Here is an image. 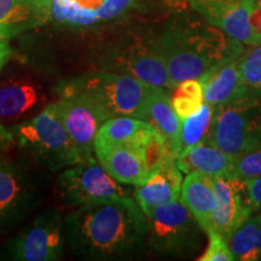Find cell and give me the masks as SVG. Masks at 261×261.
I'll return each instance as SVG.
<instances>
[{
	"label": "cell",
	"instance_id": "cell-1",
	"mask_svg": "<svg viewBox=\"0 0 261 261\" xmlns=\"http://www.w3.org/2000/svg\"><path fill=\"white\" fill-rule=\"evenodd\" d=\"M148 220L135 197L76 207L64 217L65 244L84 260H128L146 244Z\"/></svg>",
	"mask_w": 261,
	"mask_h": 261
},
{
	"label": "cell",
	"instance_id": "cell-2",
	"mask_svg": "<svg viewBox=\"0 0 261 261\" xmlns=\"http://www.w3.org/2000/svg\"><path fill=\"white\" fill-rule=\"evenodd\" d=\"M152 38L175 86L185 80L200 79L220 62L240 57L244 50L243 44L197 12L173 18Z\"/></svg>",
	"mask_w": 261,
	"mask_h": 261
},
{
	"label": "cell",
	"instance_id": "cell-3",
	"mask_svg": "<svg viewBox=\"0 0 261 261\" xmlns=\"http://www.w3.org/2000/svg\"><path fill=\"white\" fill-rule=\"evenodd\" d=\"M154 89L137 77L102 69L61 81L55 91L58 98H83L109 119L132 116L142 120L146 99Z\"/></svg>",
	"mask_w": 261,
	"mask_h": 261
},
{
	"label": "cell",
	"instance_id": "cell-4",
	"mask_svg": "<svg viewBox=\"0 0 261 261\" xmlns=\"http://www.w3.org/2000/svg\"><path fill=\"white\" fill-rule=\"evenodd\" d=\"M23 151L45 171L56 173L83 161L58 115L55 102L9 128Z\"/></svg>",
	"mask_w": 261,
	"mask_h": 261
},
{
	"label": "cell",
	"instance_id": "cell-5",
	"mask_svg": "<svg viewBox=\"0 0 261 261\" xmlns=\"http://www.w3.org/2000/svg\"><path fill=\"white\" fill-rule=\"evenodd\" d=\"M37 167L0 152V237L24 223L44 202L47 177Z\"/></svg>",
	"mask_w": 261,
	"mask_h": 261
},
{
	"label": "cell",
	"instance_id": "cell-6",
	"mask_svg": "<svg viewBox=\"0 0 261 261\" xmlns=\"http://www.w3.org/2000/svg\"><path fill=\"white\" fill-rule=\"evenodd\" d=\"M208 142L234 156L261 148V89L214 108Z\"/></svg>",
	"mask_w": 261,
	"mask_h": 261
},
{
	"label": "cell",
	"instance_id": "cell-7",
	"mask_svg": "<svg viewBox=\"0 0 261 261\" xmlns=\"http://www.w3.org/2000/svg\"><path fill=\"white\" fill-rule=\"evenodd\" d=\"M146 244L167 256H190L202 244L203 228L180 200L160 205L146 215Z\"/></svg>",
	"mask_w": 261,
	"mask_h": 261
},
{
	"label": "cell",
	"instance_id": "cell-8",
	"mask_svg": "<svg viewBox=\"0 0 261 261\" xmlns=\"http://www.w3.org/2000/svg\"><path fill=\"white\" fill-rule=\"evenodd\" d=\"M129 185L116 180L94 158L64 168L58 174L55 191L58 201L68 207L133 197Z\"/></svg>",
	"mask_w": 261,
	"mask_h": 261
},
{
	"label": "cell",
	"instance_id": "cell-9",
	"mask_svg": "<svg viewBox=\"0 0 261 261\" xmlns=\"http://www.w3.org/2000/svg\"><path fill=\"white\" fill-rule=\"evenodd\" d=\"M100 67L104 70L137 77L148 85L171 92L177 89L152 37L132 35L113 45L103 55Z\"/></svg>",
	"mask_w": 261,
	"mask_h": 261
},
{
	"label": "cell",
	"instance_id": "cell-10",
	"mask_svg": "<svg viewBox=\"0 0 261 261\" xmlns=\"http://www.w3.org/2000/svg\"><path fill=\"white\" fill-rule=\"evenodd\" d=\"M64 218L57 208L34 217L5 244L4 259L14 261H56L63 256Z\"/></svg>",
	"mask_w": 261,
	"mask_h": 261
},
{
	"label": "cell",
	"instance_id": "cell-11",
	"mask_svg": "<svg viewBox=\"0 0 261 261\" xmlns=\"http://www.w3.org/2000/svg\"><path fill=\"white\" fill-rule=\"evenodd\" d=\"M137 0H50L51 21L67 28H92L115 21Z\"/></svg>",
	"mask_w": 261,
	"mask_h": 261
},
{
	"label": "cell",
	"instance_id": "cell-12",
	"mask_svg": "<svg viewBox=\"0 0 261 261\" xmlns=\"http://www.w3.org/2000/svg\"><path fill=\"white\" fill-rule=\"evenodd\" d=\"M55 106L81 159L94 158L98 130L109 117L96 106L79 97H60Z\"/></svg>",
	"mask_w": 261,
	"mask_h": 261
},
{
	"label": "cell",
	"instance_id": "cell-13",
	"mask_svg": "<svg viewBox=\"0 0 261 261\" xmlns=\"http://www.w3.org/2000/svg\"><path fill=\"white\" fill-rule=\"evenodd\" d=\"M195 12L231 39L249 46L259 42L250 27L256 0H185Z\"/></svg>",
	"mask_w": 261,
	"mask_h": 261
},
{
	"label": "cell",
	"instance_id": "cell-14",
	"mask_svg": "<svg viewBox=\"0 0 261 261\" xmlns=\"http://www.w3.org/2000/svg\"><path fill=\"white\" fill-rule=\"evenodd\" d=\"M215 204L212 215V230L225 240L255 213L248 198L246 181L237 177L214 178Z\"/></svg>",
	"mask_w": 261,
	"mask_h": 261
},
{
	"label": "cell",
	"instance_id": "cell-15",
	"mask_svg": "<svg viewBox=\"0 0 261 261\" xmlns=\"http://www.w3.org/2000/svg\"><path fill=\"white\" fill-rule=\"evenodd\" d=\"M45 100L41 85L27 74L10 73L0 77V123L22 122Z\"/></svg>",
	"mask_w": 261,
	"mask_h": 261
},
{
	"label": "cell",
	"instance_id": "cell-16",
	"mask_svg": "<svg viewBox=\"0 0 261 261\" xmlns=\"http://www.w3.org/2000/svg\"><path fill=\"white\" fill-rule=\"evenodd\" d=\"M50 21V0H0V40H10Z\"/></svg>",
	"mask_w": 261,
	"mask_h": 261
},
{
	"label": "cell",
	"instance_id": "cell-17",
	"mask_svg": "<svg viewBox=\"0 0 261 261\" xmlns=\"http://www.w3.org/2000/svg\"><path fill=\"white\" fill-rule=\"evenodd\" d=\"M181 185L182 175L177 160L169 156L161 171L144 184L136 187L133 197L144 214L148 215L160 205L177 201L180 197Z\"/></svg>",
	"mask_w": 261,
	"mask_h": 261
},
{
	"label": "cell",
	"instance_id": "cell-18",
	"mask_svg": "<svg viewBox=\"0 0 261 261\" xmlns=\"http://www.w3.org/2000/svg\"><path fill=\"white\" fill-rule=\"evenodd\" d=\"M142 120L149 122L162 136L168 155L177 160L181 149V121L173 109L171 91L155 87L146 99Z\"/></svg>",
	"mask_w": 261,
	"mask_h": 261
},
{
	"label": "cell",
	"instance_id": "cell-19",
	"mask_svg": "<svg viewBox=\"0 0 261 261\" xmlns=\"http://www.w3.org/2000/svg\"><path fill=\"white\" fill-rule=\"evenodd\" d=\"M94 156L110 175L123 184L138 187L149 180L139 155L128 144L94 143Z\"/></svg>",
	"mask_w": 261,
	"mask_h": 261
},
{
	"label": "cell",
	"instance_id": "cell-20",
	"mask_svg": "<svg viewBox=\"0 0 261 261\" xmlns=\"http://www.w3.org/2000/svg\"><path fill=\"white\" fill-rule=\"evenodd\" d=\"M237 58L220 62L200 77L203 85L204 103L218 108L233 102L247 92L249 87L241 76Z\"/></svg>",
	"mask_w": 261,
	"mask_h": 261
},
{
	"label": "cell",
	"instance_id": "cell-21",
	"mask_svg": "<svg viewBox=\"0 0 261 261\" xmlns=\"http://www.w3.org/2000/svg\"><path fill=\"white\" fill-rule=\"evenodd\" d=\"M177 165L187 174L198 172L212 178L234 177L236 156L223 151L211 142H204L179 156Z\"/></svg>",
	"mask_w": 261,
	"mask_h": 261
},
{
	"label": "cell",
	"instance_id": "cell-22",
	"mask_svg": "<svg viewBox=\"0 0 261 261\" xmlns=\"http://www.w3.org/2000/svg\"><path fill=\"white\" fill-rule=\"evenodd\" d=\"M179 198L198 221L204 233L210 232L215 204L214 178L198 172L189 173L182 180Z\"/></svg>",
	"mask_w": 261,
	"mask_h": 261
},
{
	"label": "cell",
	"instance_id": "cell-23",
	"mask_svg": "<svg viewBox=\"0 0 261 261\" xmlns=\"http://www.w3.org/2000/svg\"><path fill=\"white\" fill-rule=\"evenodd\" d=\"M226 241L234 260H261V212L244 220Z\"/></svg>",
	"mask_w": 261,
	"mask_h": 261
},
{
	"label": "cell",
	"instance_id": "cell-24",
	"mask_svg": "<svg viewBox=\"0 0 261 261\" xmlns=\"http://www.w3.org/2000/svg\"><path fill=\"white\" fill-rule=\"evenodd\" d=\"M152 126L144 120L132 116H115L108 119L98 130L94 143L129 144Z\"/></svg>",
	"mask_w": 261,
	"mask_h": 261
},
{
	"label": "cell",
	"instance_id": "cell-25",
	"mask_svg": "<svg viewBox=\"0 0 261 261\" xmlns=\"http://www.w3.org/2000/svg\"><path fill=\"white\" fill-rule=\"evenodd\" d=\"M128 145L136 150L144 165L149 179L161 171L169 158L165 139L158 130L150 128Z\"/></svg>",
	"mask_w": 261,
	"mask_h": 261
},
{
	"label": "cell",
	"instance_id": "cell-26",
	"mask_svg": "<svg viewBox=\"0 0 261 261\" xmlns=\"http://www.w3.org/2000/svg\"><path fill=\"white\" fill-rule=\"evenodd\" d=\"M213 117L214 108L208 103H203L197 113L181 120L180 155L201 143L208 142Z\"/></svg>",
	"mask_w": 261,
	"mask_h": 261
},
{
	"label": "cell",
	"instance_id": "cell-27",
	"mask_svg": "<svg viewBox=\"0 0 261 261\" xmlns=\"http://www.w3.org/2000/svg\"><path fill=\"white\" fill-rule=\"evenodd\" d=\"M237 63L244 84L250 89H261V41L244 48Z\"/></svg>",
	"mask_w": 261,
	"mask_h": 261
},
{
	"label": "cell",
	"instance_id": "cell-28",
	"mask_svg": "<svg viewBox=\"0 0 261 261\" xmlns=\"http://www.w3.org/2000/svg\"><path fill=\"white\" fill-rule=\"evenodd\" d=\"M234 177L243 181L261 177V148L236 156Z\"/></svg>",
	"mask_w": 261,
	"mask_h": 261
},
{
	"label": "cell",
	"instance_id": "cell-29",
	"mask_svg": "<svg viewBox=\"0 0 261 261\" xmlns=\"http://www.w3.org/2000/svg\"><path fill=\"white\" fill-rule=\"evenodd\" d=\"M208 246L204 253L198 257L200 261H233L234 256L228 247L227 241L215 231L207 232Z\"/></svg>",
	"mask_w": 261,
	"mask_h": 261
},
{
	"label": "cell",
	"instance_id": "cell-30",
	"mask_svg": "<svg viewBox=\"0 0 261 261\" xmlns=\"http://www.w3.org/2000/svg\"><path fill=\"white\" fill-rule=\"evenodd\" d=\"M203 103L204 102H200V100H196L194 98L177 92H174L172 96L173 109L177 113L180 121L197 113Z\"/></svg>",
	"mask_w": 261,
	"mask_h": 261
},
{
	"label": "cell",
	"instance_id": "cell-31",
	"mask_svg": "<svg viewBox=\"0 0 261 261\" xmlns=\"http://www.w3.org/2000/svg\"><path fill=\"white\" fill-rule=\"evenodd\" d=\"M174 92L185 94V96L194 98V99L200 100V102H204L203 85H202L200 79H189L182 81L178 85Z\"/></svg>",
	"mask_w": 261,
	"mask_h": 261
},
{
	"label": "cell",
	"instance_id": "cell-32",
	"mask_svg": "<svg viewBox=\"0 0 261 261\" xmlns=\"http://www.w3.org/2000/svg\"><path fill=\"white\" fill-rule=\"evenodd\" d=\"M246 190L253 208L255 212H259L261 210V177L247 180Z\"/></svg>",
	"mask_w": 261,
	"mask_h": 261
},
{
	"label": "cell",
	"instance_id": "cell-33",
	"mask_svg": "<svg viewBox=\"0 0 261 261\" xmlns=\"http://www.w3.org/2000/svg\"><path fill=\"white\" fill-rule=\"evenodd\" d=\"M249 21L254 35H255L257 40L261 41V5L257 4V3L254 5Z\"/></svg>",
	"mask_w": 261,
	"mask_h": 261
},
{
	"label": "cell",
	"instance_id": "cell-34",
	"mask_svg": "<svg viewBox=\"0 0 261 261\" xmlns=\"http://www.w3.org/2000/svg\"><path fill=\"white\" fill-rule=\"evenodd\" d=\"M12 48L10 40H0V73L4 69L6 63L11 60Z\"/></svg>",
	"mask_w": 261,
	"mask_h": 261
},
{
	"label": "cell",
	"instance_id": "cell-35",
	"mask_svg": "<svg viewBox=\"0 0 261 261\" xmlns=\"http://www.w3.org/2000/svg\"><path fill=\"white\" fill-rule=\"evenodd\" d=\"M14 142V135L9 128L0 123V146H5Z\"/></svg>",
	"mask_w": 261,
	"mask_h": 261
},
{
	"label": "cell",
	"instance_id": "cell-36",
	"mask_svg": "<svg viewBox=\"0 0 261 261\" xmlns=\"http://www.w3.org/2000/svg\"><path fill=\"white\" fill-rule=\"evenodd\" d=\"M256 3H257V4L261 5V0H256Z\"/></svg>",
	"mask_w": 261,
	"mask_h": 261
}]
</instances>
